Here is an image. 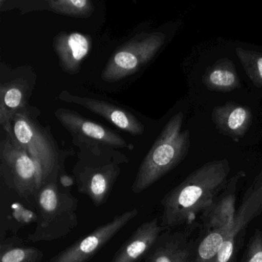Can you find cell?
<instances>
[{
  "instance_id": "6da1fadb",
  "label": "cell",
  "mask_w": 262,
  "mask_h": 262,
  "mask_svg": "<svg viewBox=\"0 0 262 262\" xmlns=\"http://www.w3.org/2000/svg\"><path fill=\"white\" fill-rule=\"evenodd\" d=\"M230 171L228 161L221 159L192 171L162 199V226L168 229L191 225L222 192Z\"/></svg>"
},
{
  "instance_id": "7a4b0ae2",
  "label": "cell",
  "mask_w": 262,
  "mask_h": 262,
  "mask_svg": "<svg viewBox=\"0 0 262 262\" xmlns=\"http://www.w3.org/2000/svg\"><path fill=\"white\" fill-rule=\"evenodd\" d=\"M184 114L169 119L142 161L132 186L135 194L149 188L185 159L190 148V132L183 128Z\"/></svg>"
},
{
  "instance_id": "3957f363",
  "label": "cell",
  "mask_w": 262,
  "mask_h": 262,
  "mask_svg": "<svg viewBox=\"0 0 262 262\" xmlns=\"http://www.w3.org/2000/svg\"><path fill=\"white\" fill-rule=\"evenodd\" d=\"M13 142L30 155L36 168L38 191L46 184L59 179L62 159L57 144L50 131L37 119V110L27 106L13 118Z\"/></svg>"
},
{
  "instance_id": "277c9868",
  "label": "cell",
  "mask_w": 262,
  "mask_h": 262,
  "mask_svg": "<svg viewBox=\"0 0 262 262\" xmlns=\"http://www.w3.org/2000/svg\"><path fill=\"white\" fill-rule=\"evenodd\" d=\"M37 217L34 231L29 242H52L62 238L79 224L78 200L68 188L59 184V179L44 185L35 196Z\"/></svg>"
},
{
  "instance_id": "5b68a950",
  "label": "cell",
  "mask_w": 262,
  "mask_h": 262,
  "mask_svg": "<svg viewBox=\"0 0 262 262\" xmlns=\"http://www.w3.org/2000/svg\"><path fill=\"white\" fill-rule=\"evenodd\" d=\"M128 162L126 156L118 150L102 154L80 150L73 170L78 191L100 206L106 202L120 174L119 165Z\"/></svg>"
},
{
  "instance_id": "8992f818",
  "label": "cell",
  "mask_w": 262,
  "mask_h": 262,
  "mask_svg": "<svg viewBox=\"0 0 262 262\" xmlns=\"http://www.w3.org/2000/svg\"><path fill=\"white\" fill-rule=\"evenodd\" d=\"M165 38L160 32L135 36L113 53L102 71V79L115 82L137 73L152 60L165 43Z\"/></svg>"
},
{
  "instance_id": "52a82bcc",
  "label": "cell",
  "mask_w": 262,
  "mask_h": 262,
  "mask_svg": "<svg viewBox=\"0 0 262 262\" xmlns=\"http://www.w3.org/2000/svg\"><path fill=\"white\" fill-rule=\"evenodd\" d=\"M55 116L71 134L73 143L82 151L102 154L121 148H133V145L127 143L118 133L88 120L73 110L59 108L55 112Z\"/></svg>"
},
{
  "instance_id": "ba28073f",
  "label": "cell",
  "mask_w": 262,
  "mask_h": 262,
  "mask_svg": "<svg viewBox=\"0 0 262 262\" xmlns=\"http://www.w3.org/2000/svg\"><path fill=\"white\" fill-rule=\"evenodd\" d=\"M0 176L6 185L21 198L36 196L38 188L34 162L7 135L0 141Z\"/></svg>"
},
{
  "instance_id": "9c48e42d",
  "label": "cell",
  "mask_w": 262,
  "mask_h": 262,
  "mask_svg": "<svg viewBox=\"0 0 262 262\" xmlns=\"http://www.w3.org/2000/svg\"><path fill=\"white\" fill-rule=\"evenodd\" d=\"M262 213V169L248 187L232 224L228 228L214 230L213 238L222 246L214 262H230L234 254L236 239L248 224Z\"/></svg>"
},
{
  "instance_id": "30bf717a",
  "label": "cell",
  "mask_w": 262,
  "mask_h": 262,
  "mask_svg": "<svg viewBox=\"0 0 262 262\" xmlns=\"http://www.w3.org/2000/svg\"><path fill=\"white\" fill-rule=\"evenodd\" d=\"M138 214L139 210L133 208L116 216L108 223L101 225L88 235L55 255L49 262L88 261Z\"/></svg>"
},
{
  "instance_id": "8fae6325",
  "label": "cell",
  "mask_w": 262,
  "mask_h": 262,
  "mask_svg": "<svg viewBox=\"0 0 262 262\" xmlns=\"http://www.w3.org/2000/svg\"><path fill=\"white\" fill-rule=\"evenodd\" d=\"M10 74L12 78H10L7 70L6 73L1 71V75L5 76V79L1 77L0 83V125L13 140V118L18 112L28 106L27 102L36 80L16 70H12Z\"/></svg>"
},
{
  "instance_id": "7c38bea8",
  "label": "cell",
  "mask_w": 262,
  "mask_h": 262,
  "mask_svg": "<svg viewBox=\"0 0 262 262\" xmlns=\"http://www.w3.org/2000/svg\"><path fill=\"white\" fill-rule=\"evenodd\" d=\"M245 176V171H240L232 176L222 192L202 211L200 219L207 233L228 228L232 224L237 211L236 199L238 184Z\"/></svg>"
},
{
  "instance_id": "4fadbf2b",
  "label": "cell",
  "mask_w": 262,
  "mask_h": 262,
  "mask_svg": "<svg viewBox=\"0 0 262 262\" xmlns=\"http://www.w3.org/2000/svg\"><path fill=\"white\" fill-rule=\"evenodd\" d=\"M58 98L63 102L76 104L87 108L133 136H141L145 132V126L136 116L130 112L122 110L110 102L76 96L67 91H62Z\"/></svg>"
},
{
  "instance_id": "5bb4252c",
  "label": "cell",
  "mask_w": 262,
  "mask_h": 262,
  "mask_svg": "<svg viewBox=\"0 0 262 262\" xmlns=\"http://www.w3.org/2000/svg\"><path fill=\"white\" fill-rule=\"evenodd\" d=\"M194 243L183 232L161 234L144 257L145 262H192Z\"/></svg>"
},
{
  "instance_id": "9a60e30c",
  "label": "cell",
  "mask_w": 262,
  "mask_h": 262,
  "mask_svg": "<svg viewBox=\"0 0 262 262\" xmlns=\"http://www.w3.org/2000/svg\"><path fill=\"white\" fill-rule=\"evenodd\" d=\"M53 49L59 66L65 73L77 74L81 64L89 54L92 41L90 36L79 33H59L53 39Z\"/></svg>"
},
{
  "instance_id": "2e32d148",
  "label": "cell",
  "mask_w": 262,
  "mask_h": 262,
  "mask_svg": "<svg viewBox=\"0 0 262 262\" xmlns=\"http://www.w3.org/2000/svg\"><path fill=\"white\" fill-rule=\"evenodd\" d=\"M165 230L157 219L142 224L121 246L111 262L140 261Z\"/></svg>"
},
{
  "instance_id": "e0dca14e",
  "label": "cell",
  "mask_w": 262,
  "mask_h": 262,
  "mask_svg": "<svg viewBox=\"0 0 262 262\" xmlns=\"http://www.w3.org/2000/svg\"><path fill=\"white\" fill-rule=\"evenodd\" d=\"M211 119L222 134L238 142L251 127L253 116L249 107L228 102L213 108Z\"/></svg>"
},
{
  "instance_id": "ac0fdd59",
  "label": "cell",
  "mask_w": 262,
  "mask_h": 262,
  "mask_svg": "<svg viewBox=\"0 0 262 262\" xmlns=\"http://www.w3.org/2000/svg\"><path fill=\"white\" fill-rule=\"evenodd\" d=\"M202 82L210 91L229 93L240 88L241 82L234 62L228 58L217 60L205 71Z\"/></svg>"
},
{
  "instance_id": "d6986e66",
  "label": "cell",
  "mask_w": 262,
  "mask_h": 262,
  "mask_svg": "<svg viewBox=\"0 0 262 262\" xmlns=\"http://www.w3.org/2000/svg\"><path fill=\"white\" fill-rule=\"evenodd\" d=\"M43 253L39 248L19 241L6 239L0 245V262H42Z\"/></svg>"
},
{
  "instance_id": "ffe728a7",
  "label": "cell",
  "mask_w": 262,
  "mask_h": 262,
  "mask_svg": "<svg viewBox=\"0 0 262 262\" xmlns=\"http://www.w3.org/2000/svg\"><path fill=\"white\" fill-rule=\"evenodd\" d=\"M45 8L58 14L76 18H89L95 7L90 0H50Z\"/></svg>"
},
{
  "instance_id": "44dd1931",
  "label": "cell",
  "mask_w": 262,
  "mask_h": 262,
  "mask_svg": "<svg viewBox=\"0 0 262 262\" xmlns=\"http://www.w3.org/2000/svg\"><path fill=\"white\" fill-rule=\"evenodd\" d=\"M235 53L250 80L262 88V53L241 47L235 49Z\"/></svg>"
},
{
  "instance_id": "7402d4cb",
  "label": "cell",
  "mask_w": 262,
  "mask_h": 262,
  "mask_svg": "<svg viewBox=\"0 0 262 262\" xmlns=\"http://www.w3.org/2000/svg\"><path fill=\"white\" fill-rule=\"evenodd\" d=\"M242 262H262V231L260 230L254 231Z\"/></svg>"
},
{
  "instance_id": "603a6c76",
  "label": "cell",
  "mask_w": 262,
  "mask_h": 262,
  "mask_svg": "<svg viewBox=\"0 0 262 262\" xmlns=\"http://www.w3.org/2000/svg\"><path fill=\"white\" fill-rule=\"evenodd\" d=\"M59 183L66 188H70V186H71L74 183V180L67 174H61L59 176Z\"/></svg>"
},
{
  "instance_id": "cb8c5ba5",
  "label": "cell",
  "mask_w": 262,
  "mask_h": 262,
  "mask_svg": "<svg viewBox=\"0 0 262 262\" xmlns=\"http://www.w3.org/2000/svg\"><path fill=\"white\" fill-rule=\"evenodd\" d=\"M230 262H235V260H231V261H230Z\"/></svg>"
}]
</instances>
